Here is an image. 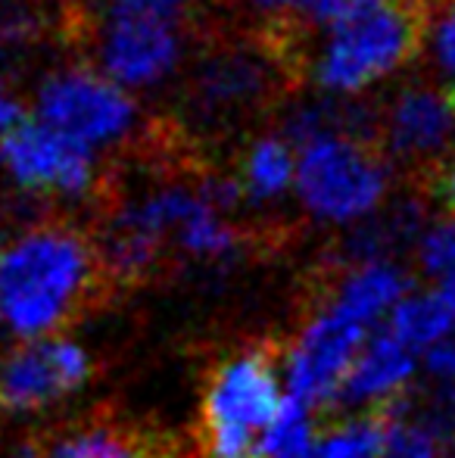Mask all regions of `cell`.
<instances>
[{
	"label": "cell",
	"instance_id": "obj_1",
	"mask_svg": "<svg viewBox=\"0 0 455 458\" xmlns=\"http://www.w3.org/2000/svg\"><path fill=\"white\" fill-rule=\"evenodd\" d=\"M113 281L97 243L66 222H41L0 253V321L16 337H56L85 318Z\"/></svg>",
	"mask_w": 455,
	"mask_h": 458
},
{
	"label": "cell",
	"instance_id": "obj_2",
	"mask_svg": "<svg viewBox=\"0 0 455 458\" xmlns=\"http://www.w3.org/2000/svg\"><path fill=\"white\" fill-rule=\"evenodd\" d=\"M427 35L418 0H375L324 29L312 56V81L328 97H356L402 69Z\"/></svg>",
	"mask_w": 455,
	"mask_h": 458
},
{
	"label": "cell",
	"instance_id": "obj_3",
	"mask_svg": "<svg viewBox=\"0 0 455 458\" xmlns=\"http://www.w3.org/2000/svg\"><path fill=\"white\" fill-rule=\"evenodd\" d=\"M281 350L272 340H253L228 350L203 374L197 449L203 458H253L259 430L281 411Z\"/></svg>",
	"mask_w": 455,
	"mask_h": 458
},
{
	"label": "cell",
	"instance_id": "obj_4",
	"mask_svg": "<svg viewBox=\"0 0 455 458\" xmlns=\"http://www.w3.org/2000/svg\"><path fill=\"white\" fill-rule=\"evenodd\" d=\"M393 163L377 140L322 134L297 147V197L312 218L356 225L383 206Z\"/></svg>",
	"mask_w": 455,
	"mask_h": 458
},
{
	"label": "cell",
	"instance_id": "obj_5",
	"mask_svg": "<svg viewBox=\"0 0 455 458\" xmlns=\"http://www.w3.org/2000/svg\"><path fill=\"white\" fill-rule=\"evenodd\" d=\"M368 331L371 321L331 293L306 318L284 356L291 396H297L306 409H328L337 403L346 374L368 344Z\"/></svg>",
	"mask_w": 455,
	"mask_h": 458
},
{
	"label": "cell",
	"instance_id": "obj_6",
	"mask_svg": "<svg viewBox=\"0 0 455 458\" xmlns=\"http://www.w3.org/2000/svg\"><path fill=\"white\" fill-rule=\"evenodd\" d=\"M281 88V50L222 44L206 50L188 81V113L203 128H228L256 113Z\"/></svg>",
	"mask_w": 455,
	"mask_h": 458
},
{
	"label": "cell",
	"instance_id": "obj_7",
	"mask_svg": "<svg viewBox=\"0 0 455 458\" xmlns=\"http://www.w3.org/2000/svg\"><path fill=\"white\" fill-rule=\"evenodd\" d=\"M35 119L69 140L97 153L119 144L138 122L131 94L104 72L88 66H69L41 81L35 94Z\"/></svg>",
	"mask_w": 455,
	"mask_h": 458
},
{
	"label": "cell",
	"instance_id": "obj_8",
	"mask_svg": "<svg viewBox=\"0 0 455 458\" xmlns=\"http://www.w3.org/2000/svg\"><path fill=\"white\" fill-rule=\"evenodd\" d=\"M0 172L35 197L79 199L97 187L94 150L69 140L44 122L25 119L0 138Z\"/></svg>",
	"mask_w": 455,
	"mask_h": 458
},
{
	"label": "cell",
	"instance_id": "obj_9",
	"mask_svg": "<svg viewBox=\"0 0 455 458\" xmlns=\"http://www.w3.org/2000/svg\"><path fill=\"white\" fill-rule=\"evenodd\" d=\"M94 362L66 337H38L0 359V415H29L79 393Z\"/></svg>",
	"mask_w": 455,
	"mask_h": 458
},
{
	"label": "cell",
	"instance_id": "obj_10",
	"mask_svg": "<svg viewBox=\"0 0 455 458\" xmlns=\"http://www.w3.org/2000/svg\"><path fill=\"white\" fill-rule=\"evenodd\" d=\"M94 54L106 79L125 91H147L181 66L184 31L175 16H106Z\"/></svg>",
	"mask_w": 455,
	"mask_h": 458
},
{
	"label": "cell",
	"instance_id": "obj_11",
	"mask_svg": "<svg viewBox=\"0 0 455 458\" xmlns=\"http://www.w3.org/2000/svg\"><path fill=\"white\" fill-rule=\"evenodd\" d=\"M377 119V140L390 163L434 169L450 159L455 140V91L406 85L390 97Z\"/></svg>",
	"mask_w": 455,
	"mask_h": 458
},
{
	"label": "cell",
	"instance_id": "obj_12",
	"mask_svg": "<svg viewBox=\"0 0 455 458\" xmlns=\"http://www.w3.org/2000/svg\"><path fill=\"white\" fill-rule=\"evenodd\" d=\"M47 458H172V449L147 428L110 409H97L81 421L60 428L44 443Z\"/></svg>",
	"mask_w": 455,
	"mask_h": 458
},
{
	"label": "cell",
	"instance_id": "obj_13",
	"mask_svg": "<svg viewBox=\"0 0 455 458\" xmlns=\"http://www.w3.org/2000/svg\"><path fill=\"white\" fill-rule=\"evenodd\" d=\"M427 212L418 199H400L393 206H381L375 216L352 225V231L337 247L334 262L343 268L365 266V262H393L396 253L418 247L425 231L431 228Z\"/></svg>",
	"mask_w": 455,
	"mask_h": 458
},
{
	"label": "cell",
	"instance_id": "obj_14",
	"mask_svg": "<svg viewBox=\"0 0 455 458\" xmlns=\"http://www.w3.org/2000/svg\"><path fill=\"white\" fill-rule=\"evenodd\" d=\"M412 374H415V352L383 327L381 334L368 337V344L362 346L358 359L352 362L350 374H346L337 403L343 405L368 403L371 409L375 405L400 403V399H406V384L412 380Z\"/></svg>",
	"mask_w": 455,
	"mask_h": 458
},
{
	"label": "cell",
	"instance_id": "obj_15",
	"mask_svg": "<svg viewBox=\"0 0 455 458\" xmlns=\"http://www.w3.org/2000/svg\"><path fill=\"white\" fill-rule=\"evenodd\" d=\"M234 175L247 203L265 206L284 199V193L297 187V147L284 131L262 134L243 147Z\"/></svg>",
	"mask_w": 455,
	"mask_h": 458
},
{
	"label": "cell",
	"instance_id": "obj_16",
	"mask_svg": "<svg viewBox=\"0 0 455 458\" xmlns=\"http://www.w3.org/2000/svg\"><path fill=\"white\" fill-rule=\"evenodd\" d=\"M455 327V318L443 296L434 293H409L393 306L387 315V331L393 334L400 344H406L412 352L434 350L437 344L450 340Z\"/></svg>",
	"mask_w": 455,
	"mask_h": 458
},
{
	"label": "cell",
	"instance_id": "obj_17",
	"mask_svg": "<svg viewBox=\"0 0 455 458\" xmlns=\"http://www.w3.org/2000/svg\"><path fill=\"white\" fill-rule=\"evenodd\" d=\"M316 430L309 424V409L297 396H287L281 403V411L265 434L259 437L262 458H312L316 455Z\"/></svg>",
	"mask_w": 455,
	"mask_h": 458
},
{
	"label": "cell",
	"instance_id": "obj_18",
	"mask_svg": "<svg viewBox=\"0 0 455 458\" xmlns=\"http://www.w3.org/2000/svg\"><path fill=\"white\" fill-rule=\"evenodd\" d=\"M402 403L393 409L387 428V446H383V458H443V443L437 440L431 428L421 418L409 421L400 418Z\"/></svg>",
	"mask_w": 455,
	"mask_h": 458
},
{
	"label": "cell",
	"instance_id": "obj_19",
	"mask_svg": "<svg viewBox=\"0 0 455 458\" xmlns=\"http://www.w3.org/2000/svg\"><path fill=\"white\" fill-rule=\"evenodd\" d=\"M47 16L35 6L4 4L0 6V54H16L41 44Z\"/></svg>",
	"mask_w": 455,
	"mask_h": 458
},
{
	"label": "cell",
	"instance_id": "obj_20",
	"mask_svg": "<svg viewBox=\"0 0 455 458\" xmlns=\"http://www.w3.org/2000/svg\"><path fill=\"white\" fill-rule=\"evenodd\" d=\"M418 266L425 268V275L440 281L455 275V216L425 231L418 243Z\"/></svg>",
	"mask_w": 455,
	"mask_h": 458
},
{
	"label": "cell",
	"instance_id": "obj_21",
	"mask_svg": "<svg viewBox=\"0 0 455 458\" xmlns=\"http://www.w3.org/2000/svg\"><path fill=\"white\" fill-rule=\"evenodd\" d=\"M431 56L434 66L455 91V0H446L431 25Z\"/></svg>",
	"mask_w": 455,
	"mask_h": 458
},
{
	"label": "cell",
	"instance_id": "obj_22",
	"mask_svg": "<svg viewBox=\"0 0 455 458\" xmlns=\"http://www.w3.org/2000/svg\"><path fill=\"white\" fill-rule=\"evenodd\" d=\"M190 0H104L106 16H175Z\"/></svg>",
	"mask_w": 455,
	"mask_h": 458
},
{
	"label": "cell",
	"instance_id": "obj_23",
	"mask_svg": "<svg viewBox=\"0 0 455 458\" xmlns=\"http://www.w3.org/2000/svg\"><path fill=\"white\" fill-rule=\"evenodd\" d=\"M427 374H431L437 384H450L455 386V337L437 344L434 350H427Z\"/></svg>",
	"mask_w": 455,
	"mask_h": 458
},
{
	"label": "cell",
	"instance_id": "obj_24",
	"mask_svg": "<svg viewBox=\"0 0 455 458\" xmlns=\"http://www.w3.org/2000/svg\"><path fill=\"white\" fill-rule=\"evenodd\" d=\"M256 10L268 13V16H281V19H306L312 22V13L318 10L322 0H249Z\"/></svg>",
	"mask_w": 455,
	"mask_h": 458
},
{
	"label": "cell",
	"instance_id": "obj_25",
	"mask_svg": "<svg viewBox=\"0 0 455 458\" xmlns=\"http://www.w3.org/2000/svg\"><path fill=\"white\" fill-rule=\"evenodd\" d=\"M19 122H25L22 119V100H19L16 91L0 79V138L10 134Z\"/></svg>",
	"mask_w": 455,
	"mask_h": 458
},
{
	"label": "cell",
	"instance_id": "obj_26",
	"mask_svg": "<svg viewBox=\"0 0 455 458\" xmlns=\"http://www.w3.org/2000/svg\"><path fill=\"white\" fill-rule=\"evenodd\" d=\"M434 193L440 197V203L455 216V153H450L443 165L437 169V178H434Z\"/></svg>",
	"mask_w": 455,
	"mask_h": 458
},
{
	"label": "cell",
	"instance_id": "obj_27",
	"mask_svg": "<svg viewBox=\"0 0 455 458\" xmlns=\"http://www.w3.org/2000/svg\"><path fill=\"white\" fill-rule=\"evenodd\" d=\"M10 458H47V455H44V446L38 440H25L22 446H16V453Z\"/></svg>",
	"mask_w": 455,
	"mask_h": 458
},
{
	"label": "cell",
	"instance_id": "obj_28",
	"mask_svg": "<svg viewBox=\"0 0 455 458\" xmlns=\"http://www.w3.org/2000/svg\"><path fill=\"white\" fill-rule=\"evenodd\" d=\"M437 293L443 296V302L450 306V312H452V318H455V275H450V277H443V281H440Z\"/></svg>",
	"mask_w": 455,
	"mask_h": 458
},
{
	"label": "cell",
	"instance_id": "obj_29",
	"mask_svg": "<svg viewBox=\"0 0 455 458\" xmlns=\"http://www.w3.org/2000/svg\"><path fill=\"white\" fill-rule=\"evenodd\" d=\"M256 458H262V455H256Z\"/></svg>",
	"mask_w": 455,
	"mask_h": 458
}]
</instances>
